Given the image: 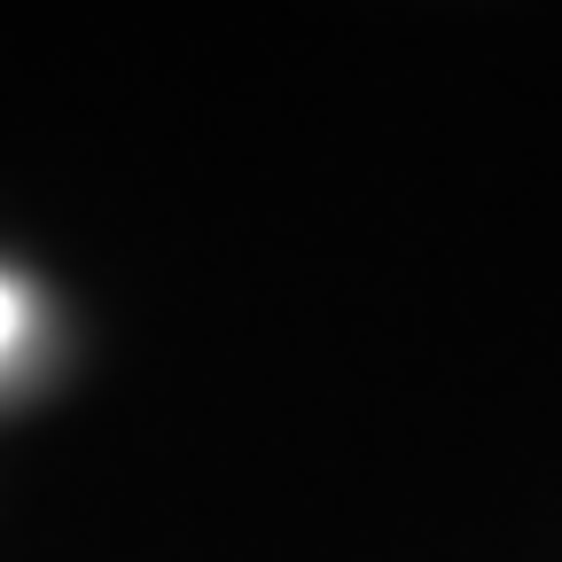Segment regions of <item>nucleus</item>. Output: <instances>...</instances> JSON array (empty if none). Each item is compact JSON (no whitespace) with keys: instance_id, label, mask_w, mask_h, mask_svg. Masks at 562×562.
I'll use <instances>...</instances> for the list:
<instances>
[{"instance_id":"obj_1","label":"nucleus","mask_w":562,"mask_h":562,"mask_svg":"<svg viewBox=\"0 0 562 562\" xmlns=\"http://www.w3.org/2000/svg\"><path fill=\"white\" fill-rule=\"evenodd\" d=\"M24 344V290L9 273H0V360H9V351Z\"/></svg>"}]
</instances>
